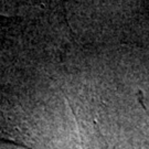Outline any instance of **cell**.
I'll use <instances>...</instances> for the list:
<instances>
[{"label": "cell", "mask_w": 149, "mask_h": 149, "mask_svg": "<svg viewBox=\"0 0 149 149\" xmlns=\"http://www.w3.org/2000/svg\"><path fill=\"white\" fill-rule=\"evenodd\" d=\"M0 141L1 143H10V144H18L13 134H11L8 129H7V125L5 124V120L2 116L0 115Z\"/></svg>", "instance_id": "obj_1"}]
</instances>
